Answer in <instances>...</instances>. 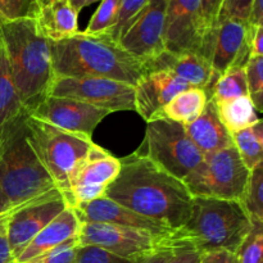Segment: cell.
Here are the masks:
<instances>
[{
  "instance_id": "cell-22",
  "label": "cell",
  "mask_w": 263,
  "mask_h": 263,
  "mask_svg": "<svg viewBox=\"0 0 263 263\" xmlns=\"http://www.w3.org/2000/svg\"><path fill=\"white\" fill-rule=\"evenodd\" d=\"M185 131L203 154L212 153L233 145V139L220 121L212 99L194 122L185 125Z\"/></svg>"
},
{
  "instance_id": "cell-35",
  "label": "cell",
  "mask_w": 263,
  "mask_h": 263,
  "mask_svg": "<svg viewBox=\"0 0 263 263\" xmlns=\"http://www.w3.org/2000/svg\"><path fill=\"white\" fill-rule=\"evenodd\" d=\"M252 4L253 0H222L216 23L225 20H239L248 22Z\"/></svg>"
},
{
  "instance_id": "cell-21",
  "label": "cell",
  "mask_w": 263,
  "mask_h": 263,
  "mask_svg": "<svg viewBox=\"0 0 263 263\" xmlns=\"http://www.w3.org/2000/svg\"><path fill=\"white\" fill-rule=\"evenodd\" d=\"M80 228L81 221L73 208L67 205L27 244L22 253L15 258V263H28L72 239H77Z\"/></svg>"
},
{
  "instance_id": "cell-31",
  "label": "cell",
  "mask_w": 263,
  "mask_h": 263,
  "mask_svg": "<svg viewBox=\"0 0 263 263\" xmlns=\"http://www.w3.org/2000/svg\"><path fill=\"white\" fill-rule=\"evenodd\" d=\"M248 94L257 112L263 109V57H251L244 66Z\"/></svg>"
},
{
  "instance_id": "cell-28",
  "label": "cell",
  "mask_w": 263,
  "mask_h": 263,
  "mask_svg": "<svg viewBox=\"0 0 263 263\" xmlns=\"http://www.w3.org/2000/svg\"><path fill=\"white\" fill-rule=\"evenodd\" d=\"M240 203L252 221H263V163L249 171Z\"/></svg>"
},
{
  "instance_id": "cell-41",
  "label": "cell",
  "mask_w": 263,
  "mask_h": 263,
  "mask_svg": "<svg viewBox=\"0 0 263 263\" xmlns=\"http://www.w3.org/2000/svg\"><path fill=\"white\" fill-rule=\"evenodd\" d=\"M248 23L254 27L263 26V0H253Z\"/></svg>"
},
{
  "instance_id": "cell-37",
  "label": "cell",
  "mask_w": 263,
  "mask_h": 263,
  "mask_svg": "<svg viewBox=\"0 0 263 263\" xmlns=\"http://www.w3.org/2000/svg\"><path fill=\"white\" fill-rule=\"evenodd\" d=\"M200 253L190 243H185L176 248L171 258L166 263H199Z\"/></svg>"
},
{
  "instance_id": "cell-9",
  "label": "cell",
  "mask_w": 263,
  "mask_h": 263,
  "mask_svg": "<svg viewBox=\"0 0 263 263\" xmlns=\"http://www.w3.org/2000/svg\"><path fill=\"white\" fill-rule=\"evenodd\" d=\"M79 246H94L131 259H145L164 247L184 243L181 233L159 235L143 229L103 222H81Z\"/></svg>"
},
{
  "instance_id": "cell-17",
  "label": "cell",
  "mask_w": 263,
  "mask_h": 263,
  "mask_svg": "<svg viewBox=\"0 0 263 263\" xmlns=\"http://www.w3.org/2000/svg\"><path fill=\"white\" fill-rule=\"evenodd\" d=\"M144 71H167L193 87L204 89L210 98L211 90L218 76L213 72L210 61L197 53H170L163 50L154 58L144 62Z\"/></svg>"
},
{
  "instance_id": "cell-13",
  "label": "cell",
  "mask_w": 263,
  "mask_h": 263,
  "mask_svg": "<svg viewBox=\"0 0 263 263\" xmlns=\"http://www.w3.org/2000/svg\"><path fill=\"white\" fill-rule=\"evenodd\" d=\"M207 35L202 0H168L163 36L167 51L203 55Z\"/></svg>"
},
{
  "instance_id": "cell-32",
  "label": "cell",
  "mask_w": 263,
  "mask_h": 263,
  "mask_svg": "<svg viewBox=\"0 0 263 263\" xmlns=\"http://www.w3.org/2000/svg\"><path fill=\"white\" fill-rule=\"evenodd\" d=\"M143 259H131L94 246H79L74 263H140Z\"/></svg>"
},
{
  "instance_id": "cell-45",
  "label": "cell",
  "mask_w": 263,
  "mask_h": 263,
  "mask_svg": "<svg viewBox=\"0 0 263 263\" xmlns=\"http://www.w3.org/2000/svg\"><path fill=\"white\" fill-rule=\"evenodd\" d=\"M13 211H14V208L12 211H9V212H5L0 215V235H5L7 234L8 221H9V217L13 213Z\"/></svg>"
},
{
  "instance_id": "cell-39",
  "label": "cell",
  "mask_w": 263,
  "mask_h": 263,
  "mask_svg": "<svg viewBox=\"0 0 263 263\" xmlns=\"http://www.w3.org/2000/svg\"><path fill=\"white\" fill-rule=\"evenodd\" d=\"M221 4H222V0H202L203 17H204V22L205 26H207L208 32H210L211 28L215 26L216 21H217Z\"/></svg>"
},
{
  "instance_id": "cell-3",
  "label": "cell",
  "mask_w": 263,
  "mask_h": 263,
  "mask_svg": "<svg viewBox=\"0 0 263 263\" xmlns=\"http://www.w3.org/2000/svg\"><path fill=\"white\" fill-rule=\"evenodd\" d=\"M0 37L22 107L32 112L49 95L54 79L50 43L31 18L0 21Z\"/></svg>"
},
{
  "instance_id": "cell-10",
  "label": "cell",
  "mask_w": 263,
  "mask_h": 263,
  "mask_svg": "<svg viewBox=\"0 0 263 263\" xmlns=\"http://www.w3.org/2000/svg\"><path fill=\"white\" fill-rule=\"evenodd\" d=\"M49 95L80 100L109 113L135 112V87L103 77H54Z\"/></svg>"
},
{
  "instance_id": "cell-18",
  "label": "cell",
  "mask_w": 263,
  "mask_h": 263,
  "mask_svg": "<svg viewBox=\"0 0 263 263\" xmlns=\"http://www.w3.org/2000/svg\"><path fill=\"white\" fill-rule=\"evenodd\" d=\"M134 87L135 112L148 122L161 112L172 98L193 86L171 72L153 71L144 73Z\"/></svg>"
},
{
  "instance_id": "cell-43",
  "label": "cell",
  "mask_w": 263,
  "mask_h": 263,
  "mask_svg": "<svg viewBox=\"0 0 263 263\" xmlns=\"http://www.w3.org/2000/svg\"><path fill=\"white\" fill-rule=\"evenodd\" d=\"M0 263H15L7 235H0Z\"/></svg>"
},
{
  "instance_id": "cell-20",
  "label": "cell",
  "mask_w": 263,
  "mask_h": 263,
  "mask_svg": "<svg viewBox=\"0 0 263 263\" xmlns=\"http://www.w3.org/2000/svg\"><path fill=\"white\" fill-rule=\"evenodd\" d=\"M31 20L39 33L50 43L79 32V12L69 0H36Z\"/></svg>"
},
{
  "instance_id": "cell-23",
  "label": "cell",
  "mask_w": 263,
  "mask_h": 263,
  "mask_svg": "<svg viewBox=\"0 0 263 263\" xmlns=\"http://www.w3.org/2000/svg\"><path fill=\"white\" fill-rule=\"evenodd\" d=\"M208 99L204 89L189 87L172 98L156 117H164L184 126L189 125L202 115Z\"/></svg>"
},
{
  "instance_id": "cell-5",
  "label": "cell",
  "mask_w": 263,
  "mask_h": 263,
  "mask_svg": "<svg viewBox=\"0 0 263 263\" xmlns=\"http://www.w3.org/2000/svg\"><path fill=\"white\" fill-rule=\"evenodd\" d=\"M252 223L240 200L193 198L189 218L180 233L199 253L216 249L235 253Z\"/></svg>"
},
{
  "instance_id": "cell-33",
  "label": "cell",
  "mask_w": 263,
  "mask_h": 263,
  "mask_svg": "<svg viewBox=\"0 0 263 263\" xmlns=\"http://www.w3.org/2000/svg\"><path fill=\"white\" fill-rule=\"evenodd\" d=\"M146 3H148V0H122L117 21H116L115 26L108 31L107 35H109L113 40L118 43L121 33L125 30L127 23L143 9Z\"/></svg>"
},
{
  "instance_id": "cell-7",
  "label": "cell",
  "mask_w": 263,
  "mask_h": 263,
  "mask_svg": "<svg viewBox=\"0 0 263 263\" xmlns=\"http://www.w3.org/2000/svg\"><path fill=\"white\" fill-rule=\"evenodd\" d=\"M248 175V168L231 145L204 154L182 181L193 198L240 200Z\"/></svg>"
},
{
  "instance_id": "cell-26",
  "label": "cell",
  "mask_w": 263,
  "mask_h": 263,
  "mask_svg": "<svg viewBox=\"0 0 263 263\" xmlns=\"http://www.w3.org/2000/svg\"><path fill=\"white\" fill-rule=\"evenodd\" d=\"M233 145L235 146L244 166L252 171L262 163L263 158V123L262 120L252 127L231 135Z\"/></svg>"
},
{
  "instance_id": "cell-2",
  "label": "cell",
  "mask_w": 263,
  "mask_h": 263,
  "mask_svg": "<svg viewBox=\"0 0 263 263\" xmlns=\"http://www.w3.org/2000/svg\"><path fill=\"white\" fill-rule=\"evenodd\" d=\"M50 51L54 77H103L135 86L145 73L143 63L107 33L87 35L79 31L50 43Z\"/></svg>"
},
{
  "instance_id": "cell-38",
  "label": "cell",
  "mask_w": 263,
  "mask_h": 263,
  "mask_svg": "<svg viewBox=\"0 0 263 263\" xmlns=\"http://www.w3.org/2000/svg\"><path fill=\"white\" fill-rule=\"evenodd\" d=\"M199 263H236L235 254L225 249H216L200 253Z\"/></svg>"
},
{
  "instance_id": "cell-12",
  "label": "cell",
  "mask_w": 263,
  "mask_h": 263,
  "mask_svg": "<svg viewBox=\"0 0 263 263\" xmlns=\"http://www.w3.org/2000/svg\"><path fill=\"white\" fill-rule=\"evenodd\" d=\"M256 28L239 20L221 21L211 28L203 55L210 61L216 76L246 66L251 57V40Z\"/></svg>"
},
{
  "instance_id": "cell-1",
  "label": "cell",
  "mask_w": 263,
  "mask_h": 263,
  "mask_svg": "<svg viewBox=\"0 0 263 263\" xmlns=\"http://www.w3.org/2000/svg\"><path fill=\"white\" fill-rule=\"evenodd\" d=\"M120 174L107 187L104 197L172 230H181L193 202L184 181L139 151L120 158Z\"/></svg>"
},
{
  "instance_id": "cell-34",
  "label": "cell",
  "mask_w": 263,
  "mask_h": 263,
  "mask_svg": "<svg viewBox=\"0 0 263 263\" xmlns=\"http://www.w3.org/2000/svg\"><path fill=\"white\" fill-rule=\"evenodd\" d=\"M36 0H0V21H15L32 17Z\"/></svg>"
},
{
  "instance_id": "cell-15",
  "label": "cell",
  "mask_w": 263,
  "mask_h": 263,
  "mask_svg": "<svg viewBox=\"0 0 263 263\" xmlns=\"http://www.w3.org/2000/svg\"><path fill=\"white\" fill-rule=\"evenodd\" d=\"M67 203L58 189L46 193L43 197L15 207L7 226V239L14 259L22 253L27 244L53 221Z\"/></svg>"
},
{
  "instance_id": "cell-6",
  "label": "cell",
  "mask_w": 263,
  "mask_h": 263,
  "mask_svg": "<svg viewBox=\"0 0 263 263\" xmlns=\"http://www.w3.org/2000/svg\"><path fill=\"white\" fill-rule=\"evenodd\" d=\"M25 125L31 148L51 177L57 189L63 194L73 170L94 145L92 138L62 130L32 117L28 112Z\"/></svg>"
},
{
  "instance_id": "cell-27",
  "label": "cell",
  "mask_w": 263,
  "mask_h": 263,
  "mask_svg": "<svg viewBox=\"0 0 263 263\" xmlns=\"http://www.w3.org/2000/svg\"><path fill=\"white\" fill-rule=\"evenodd\" d=\"M239 97H249L244 67L231 68L221 74L213 84L210 94V99L213 102H222Z\"/></svg>"
},
{
  "instance_id": "cell-30",
  "label": "cell",
  "mask_w": 263,
  "mask_h": 263,
  "mask_svg": "<svg viewBox=\"0 0 263 263\" xmlns=\"http://www.w3.org/2000/svg\"><path fill=\"white\" fill-rule=\"evenodd\" d=\"M121 2L122 0H102L84 32L87 35L107 33L117 21Z\"/></svg>"
},
{
  "instance_id": "cell-8",
  "label": "cell",
  "mask_w": 263,
  "mask_h": 263,
  "mask_svg": "<svg viewBox=\"0 0 263 263\" xmlns=\"http://www.w3.org/2000/svg\"><path fill=\"white\" fill-rule=\"evenodd\" d=\"M144 148V156L179 180H184L204 156L189 138L184 125L164 117L146 122Z\"/></svg>"
},
{
  "instance_id": "cell-14",
  "label": "cell",
  "mask_w": 263,
  "mask_h": 263,
  "mask_svg": "<svg viewBox=\"0 0 263 263\" xmlns=\"http://www.w3.org/2000/svg\"><path fill=\"white\" fill-rule=\"evenodd\" d=\"M168 0H148L143 9L127 23L118 44L144 63L164 49V23Z\"/></svg>"
},
{
  "instance_id": "cell-40",
  "label": "cell",
  "mask_w": 263,
  "mask_h": 263,
  "mask_svg": "<svg viewBox=\"0 0 263 263\" xmlns=\"http://www.w3.org/2000/svg\"><path fill=\"white\" fill-rule=\"evenodd\" d=\"M185 243H187V241H184V243H180L174 247H164V248L159 249L156 253L149 256L148 258L143 259L140 263H166L170 258H171V256L174 254V252L176 251V248H179L180 246H182V244Z\"/></svg>"
},
{
  "instance_id": "cell-36",
  "label": "cell",
  "mask_w": 263,
  "mask_h": 263,
  "mask_svg": "<svg viewBox=\"0 0 263 263\" xmlns=\"http://www.w3.org/2000/svg\"><path fill=\"white\" fill-rule=\"evenodd\" d=\"M77 247H79V240L72 239L28 263H74Z\"/></svg>"
},
{
  "instance_id": "cell-24",
  "label": "cell",
  "mask_w": 263,
  "mask_h": 263,
  "mask_svg": "<svg viewBox=\"0 0 263 263\" xmlns=\"http://www.w3.org/2000/svg\"><path fill=\"white\" fill-rule=\"evenodd\" d=\"M213 103L216 105L220 121L230 135L252 127L261 121L257 115L256 107L249 97L233 98V99Z\"/></svg>"
},
{
  "instance_id": "cell-44",
  "label": "cell",
  "mask_w": 263,
  "mask_h": 263,
  "mask_svg": "<svg viewBox=\"0 0 263 263\" xmlns=\"http://www.w3.org/2000/svg\"><path fill=\"white\" fill-rule=\"evenodd\" d=\"M97 2H102V0H69L72 7H73L79 13L81 12L85 7H89V5L94 4V3Z\"/></svg>"
},
{
  "instance_id": "cell-42",
  "label": "cell",
  "mask_w": 263,
  "mask_h": 263,
  "mask_svg": "<svg viewBox=\"0 0 263 263\" xmlns=\"http://www.w3.org/2000/svg\"><path fill=\"white\" fill-rule=\"evenodd\" d=\"M251 57H263V26H259L254 31L251 40Z\"/></svg>"
},
{
  "instance_id": "cell-19",
  "label": "cell",
  "mask_w": 263,
  "mask_h": 263,
  "mask_svg": "<svg viewBox=\"0 0 263 263\" xmlns=\"http://www.w3.org/2000/svg\"><path fill=\"white\" fill-rule=\"evenodd\" d=\"M73 210L81 222L112 223L126 228L143 229L159 235H171L176 233L163 223L139 215L107 197L99 198L86 204L77 205Z\"/></svg>"
},
{
  "instance_id": "cell-4",
  "label": "cell",
  "mask_w": 263,
  "mask_h": 263,
  "mask_svg": "<svg viewBox=\"0 0 263 263\" xmlns=\"http://www.w3.org/2000/svg\"><path fill=\"white\" fill-rule=\"evenodd\" d=\"M26 115L23 112L0 128V187L12 208L57 189L28 143Z\"/></svg>"
},
{
  "instance_id": "cell-11",
  "label": "cell",
  "mask_w": 263,
  "mask_h": 263,
  "mask_svg": "<svg viewBox=\"0 0 263 263\" xmlns=\"http://www.w3.org/2000/svg\"><path fill=\"white\" fill-rule=\"evenodd\" d=\"M120 170V159L94 143L73 170L67 190L62 194L67 205L74 208L104 197Z\"/></svg>"
},
{
  "instance_id": "cell-25",
  "label": "cell",
  "mask_w": 263,
  "mask_h": 263,
  "mask_svg": "<svg viewBox=\"0 0 263 263\" xmlns=\"http://www.w3.org/2000/svg\"><path fill=\"white\" fill-rule=\"evenodd\" d=\"M23 112L26 110L18 97L5 46L0 37V128Z\"/></svg>"
},
{
  "instance_id": "cell-46",
  "label": "cell",
  "mask_w": 263,
  "mask_h": 263,
  "mask_svg": "<svg viewBox=\"0 0 263 263\" xmlns=\"http://www.w3.org/2000/svg\"><path fill=\"white\" fill-rule=\"evenodd\" d=\"M12 205H10L9 200L7 199V197H5L4 192L2 190V187H0V215L2 213H5V212H9V211H12Z\"/></svg>"
},
{
  "instance_id": "cell-29",
  "label": "cell",
  "mask_w": 263,
  "mask_h": 263,
  "mask_svg": "<svg viewBox=\"0 0 263 263\" xmlns=\"http://www.w3.org/2000/svg\"><path fill=\"white\" fill-rule=\"evenodd\" d=\"M248 235L235 251L236 263H263V221H252Z\"/></svg>"
},
{
  "instance_id": "cell-16",
  "label": "cell",
  "mask_w": 263,
  "mask_h": 263,
  "mask_svg": "<svg viewBox=\"0 0 263 263\" xmlns=\"http://www.w3.org/2000/svg\"><path fill=\"white\" fill-rule=\"evenodd\" d=\"M30 115L62 130L91 138L98 125L110 113L80 100L48 95Z\"/></svg>"
}]
</instances>
